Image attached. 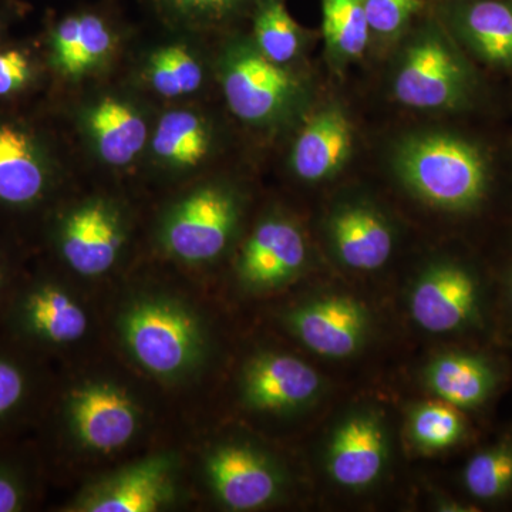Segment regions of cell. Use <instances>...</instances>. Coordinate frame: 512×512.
I'll list each match as a JSON object with an SVG mask.
<instances>
[{"label": "cell", "instance_id": "cell-11", "mask_svg": "<svg viewBox=\"0 0 512 512\" xmlns=\"http://www.w3.org/2000/svg\"><path fill=\"white\" fill-rule=\"evenodd\" d=\"M295 335L313 352L326 357L352 355L362 343L366 313L345 296H330L303 306L291 315Z\"/></svg>", "mask_w": 512, "mask_h": 512}, {"label": "cell", "instance_id": "cell-30", "mask_svg": "<svg viewBox=\"0 0 512 512\" xmlns=\"http://www.w3.org/2000/svg\"><path fill=\"white\" fill-rule=\"evenodd\" d=\"M28 77L29 63L22 53L10 50L0 55V96L18 90L26 83Z\"/></svg>", "mask_w": 512, "mask_h": 512}, {"label": "cell", "instance_id": "cell-32", "mask_svg": "<svg viewBox=\"0 0 512 512\" xmlns=\"http://www.w3.org/2000/svg\"><path fill=\"white\" fill-rule=\"evenodd\" d=\"M178 13L187 16H218L238 8L245 0H167Z\"/></svg>", "mask_w": 512, "mask_h": 512}, {"label": "cell", "instance_id": "cell-16", "mask_svg": "<svg viewBox=\"0 0 512 512\" xmlns=\"http://www.w3.org/2000/svg\"><path fill=\"white\" fill-rule=\"evenodd\" d=\"M427 382L443 402L457 409H477L493 396L500 373L488 357L451 353L430 366Z\"/></svg>", "mask_w": 512, "mask_h": 512}, {"label": "cell", "instance_id": "cell-7", "mask_svg": "<svg viewBox=\"0 0 512 512\" xmlns=\"http://www.w3.org/2000/svg\"><path fill=\"white\" fill-rule=\"evenodd\" d=\"M70 426L89 450L113 453L133 439L140 414L131 397L110 383H87L69 400Z\"/></svg>", "mask_w": 512, "mask_h": 512}, {"label": "cell", "instance_id": "cell-13", "mask_svg": "<svg viewBox=\"0 0 512 512\" xmlns=\"http://www.w3.org/2000/svg\"><path fill=\"white\" fill-rule=\"evenodd\" d=\"M305 258V241L298 228L286 221H266L248 239L239 275L249 286L269 288L295 275Z\"/></svg>", "mask_w": 512, "mask_h": 512}, {"label": "cell", "instance_id": "cell-19", "mask_svg": "<svg viewBox=\"0 0 512 512\" xmlns=\"http://www.w3.org/2000/svg\"><path fill=\"white\" fill-rule=\"evenodd\" d=\"M97 150L111 165H126L140 153L147 140L144 120L119 100L104 99L90 113Z\"/></svg>", "mask_w": 512, "mask_h": 512}, {"label": "cell", "instance_id": "cell-21", "mask_svg": "<svg viewBox=\"0 0 512 512\" xmlns=\"http://www.w3.org/2000/svg\"><path fill=\"white\" fill-rule=\"evenodd\" d=\"M45 171L25 133L0 126V201L28 204L42 194Z\"/></svg>", "mask_w": 512, "mask_h": 512}, {"label": "cell", "instance_id": "cell-17", "mask_svg": "<svg viewBox=\"0 0 512 512\" xmlns=\"http://www.w3.org/2000/svg\"><path fill=\"white\" fill-rule=\"evenodd\" d=\"M332 238L338 255L349 268L373 271L390 258L392 232L365 208H349L332 222Z\"/></svg>", "mask_w": 512, "mask_h": 512}, {"label": "cell", "instance_id": "cell-22", "mask_svg": "<svg viewBox=\"0 0 512 512\" xmlns=\"http://www.w3.org/2000/svg\"><path fill=\"white\" fill-rule=\"evenodd\" d=\"M26 318L37 335L55 343L76 342L89 328L82 306L56 286H43L29 296Z\"/></svg>", "mask_w": 512, "mask_h": 512}, {"label": "cell", "instance_id": "cell-28", "mask_svg": "<svg viewBox=\"0 0 512 512\" xmlns=\"http://www.w3.org/2000/svg\"><path fill=\"white\" fill-rule=\"evenodd\" d=\"M466 433L464 421L457 407L446 402L423 404L412 417V437L427 450H446L456 446Z\"/></svg>", "mask_w": 512, "mask_h": 512}, {"label": "cell", "instance_id": "cell-4", "mask_svg": "<svg viewBox=\"0 0 512 512\" xmlns=\"http://www.w3.org/2000/svg\"><path fill=\"white\" fill-rule=\"evenodd\" d=\"M393 89L394 96L404 106L420 110L446 109L463 96L466 74L447 43L429 33L407 50Z\"/></svg>", "mask_w": 512, "mask_h": 512}, {"label": "cell", "instance_id": "cell-34", "mask_svg": "<svg viewBox=\"0 0 512 512\" xmlns=\"http://www.w3.org/2000/svg\"><path fill=\"white\" fill-rule=\"evenodd\" d=\"M505 295H507L508 309L512 315V269L510 275H508L507 288H505Z\"/></svg>", "mask_w": 512, "mask_h": 512}, {"label": "cell", "instance_id": "cell-14", "mask_svg": "<svg viewBox=\"0 0 512 512\" xmlns=\"http://www.w3.org/2000/svg\"><path fill=\"white\" fill-rule=\"evenodd\" d=\"M352 147V128L338 109L320 111L303 127L292 153V167L306 181L332 177Z\"/></svg>", "mask_w": 512, "mask_h": 512}, {"label": "cell", "instance_id": "cell-18", "mask_svg": "<svg viewBox=\"0 0 512 512\" xmlns=\"http://www.w3.org/2000/svg\"><path fill=\"white\" fill-rule=\"evenodd\" d=\"M113 35L96 15L69 16L59 23L53 35L57 67L67 76H82L99 66L109 55Z\"/></svg>", "mask_w": 512, "mask_h": 512}, {"label": "cell", "instance_id": "cell-6", "mask_svg": "<svg viewBox=\"0 0 512 512\" xmlns=\"http://www.w3.org/2000/svg\"><path fill=\"white\" fill-rule=\"evenodd\" d=\"M412 315L421 328L448 333L476 325L483 311V286L470 269L441 265L414 288Z\"/></svg>", "mask_w": 512, "mask_h": 512}, {"label": "cell", "instance_id": "cell-2", "mask_svg": "<svg viewBox=\"0 0 512 512\" xmlns=\"http://www.w3.org/2000/svg\"><path fill=\"white\" fill-rule=\"evenodd\" d=\"M120 330L138 365L161 379L187 375L204 356L200 319L174 299L148 296L131 303L121 316Z\"/></svg>", "mask_w": 512, "mask_h": 512}, {"label": "cell", "instance_id": "cell-31", "mask_svg": "<svg viewBox=\"0 0 512 512\" xmlns=\"http://www.w3.org/2000/svg\"><path fill=\"white\" fill-rule=\"evenodd\" d=\"M23 392L25 379L18 367L0 360V416L16 406Z\"/></svg>", "mask_w": 512, "mask_h": 512}, {"label": "cell", "instance_id": "cell-8", "mask_svg": "<svg viewBox=\"0 0 512 512\" xmlns=\"http://www.w3.org/2000/svg\"><path fill=\"white\" fill-rule=\"evenodd\" d=\"M295 87L291 74L281 64L258 53H239L225 70L224 92L229 109L251 123L272 119L284 110Z\"/></svg>", "mask_w": 512, "mask_h": 512}, {"label": "cell", "instance_id": "cell-27", "mask_svg": "<svg viewBox=\"0 0 512 512\" xmlns=\"http://www.w3.org/2000/svg\"><path fill=\"white\" fill-rule=\"evenodd\" d=\"M151 84L161 96L178 97L195 92L202 83L197 59L183 46H168L150 60Z\"/></svg>", "mask_w": 512, "mask_h": 512}, {"label": "cell", "instance_id": "cell-12", "mask_svg": "<svg viewBox=\"0 0 512 512\" xmlns=\"http://www.w3.org/2000/svg\"><path fill=\"white\" fill-rule=\"evenodd\" d=\"M242 386L251 406L282 412L308 403L318 392L320 379L296 357L266 353L249 363Z\"/></svg>", "mask_w": 512, "mask_h": 512}, {"label": "cell", "instance_id": "cell-9", "mask_svg": "<svg viewBox=\"0 0 512 512\" xmlns=\"http://www.w3.org/2000/svg\"><path fill=\"white\" fill-rule=\"evenodd\" d=\"M214 493L231 510L248 511L271 503L279 490L275 468L258 451L241 444L215 448L207 458Z\"/></svg>", "mask_w": 512, "mask_h": 512}, {"label": "cell", "instance_id": "cell-20", "mask_svg": "<svg viewBox=\"0 0 512 512\" xmlns=\"http://www.w3.org/2000/svg\"><path fill=\"white\" fill-rule=\"evenodd\" d=\"M457 22L468 42L488 62L512 67V3L474 0L457 10Z\"/></svg>", "mask_w": 512, "mask_h": 512}, {"label": "cell", "instance_id": "cell-33", "mask_svg": "<svg viewBox=\"0 0 512 512\" xmlns=\"http://www.w3.org/2000/svg\"><path fill=\"white\" fill-rule=\"evenodd\" d=\"M25 491L18 478L0 473V512H15L22 508Z\"/></svg>", "mask_w": 512, "mask_h": 512}, {"label": "cell", "instance_id": "cell-5", "mask_svg": "<svg viewBox=\"0 0 512 512\" xmlns=\"http://www.w3.org/2000/svg\"><path fill=\"white\" fill-rule=\"evenodd\" d=\"M175 498V461L154 456L121 468L90 485L70 510L79 512H154Z\"/></svg>", "mask_w": 512, "mask_h": 512}, {"label": "cell", "instance_id": "cell-29", "mask_svg": "<svg viewBox=\"0 0 512 512\" xmlns=\"http://www.w3.org/2000/svg\"><path fill=\"white\" fill-rule=\"evenodd\" d=\"M421 0H365L370 33L396 36L419 10Z\"/></svg>", "mask_w": 512, "mask_h": 512}, {"label": "cell", "instance_id": "cell-24", "mask_svg": "<svg viewBox=\"0 0 512 512\" xmlns=\"http://www.w3.org/2000/svg\"><path fill=\"white\" fill-rule=\"evenodd\" d=\"M323 36L333 55L355 59L366 50L372 35L365 0H322Z\"/></svg>", "mask_w": 512, "mask_h": 512}, {"label": "cell", "instance_id": "cell-25", "mask_svg": "<svg viewBox=\"0 0 512 512\" xmlns=\"http://www.w3.org/2000/svg\"><path fill=\"white\" fill-rule=\"evenodd\" d=\"M468 494L478 501H495L512 491V437L478 451L463 474Z\"/></svg>", "mask_w": 512, "mask_h": 512}, {"label": "cell", "instance_id": "cell-26", "mask_svg": "<svg viewBox=\"0 0 512 512\" xmlns=\"http://www.w3.org/2000/svg\"><path fill=\"white\" fill-rule=\"evenodd\" d=\"M256 45L276 64L291 62L301 46L298 25L281 0H262L255 19Z\"/></svg>", "mask_w": 512, "mask_h": 512}, {"label": "cell", "instance_id": "cell-3", "mask_svg": "<svg viewBox=\"0 0 512 512\" xmlns=\"http://www.w3.org/2000/svg\"><path fill=\"white\" fill-rule=\"evenodd\" d=\"M237 215V204L228 192L202 188L171 211L164 222L161 241L181 261H210L227 247Z\"/></svg>", "mask_w": 512, "mask_h": 512}, {"label": "cell", "instance_id": "cell-1", "mask_svg": "<svg viewBox=\"0 0 512 512\" xmlns=\"http://www.w3.org/2000/svg\"><path fill=\"white\" fill-rule=\"evenodd\" d=\"M397 173L421 200L448 211L474 210L488 187L477 148L447 134L410 138L397 151Z\"/></svg>", "mask_w": 512, "mask_h": 512}, {"label": "cell", "instance_id": "cell-10", "mask_svg": "<svg viewBox=\"0 0 512 512\" xmlns=\"http://www.w3.org/2000/svg\"><path fill=\"white\" fill-rule=\"evenodd\" d=\"M123 238L116 212L103 202H90L64 221L60 245L73 271L83 276H99L116 264Z\"/></svg>", "mask_w": 512, "mask_h": 512}, {"label": "cell", "instance_id": "cell-15", "mask_svg": "<svg viewBox=\"0 0 512 512\" xmlns=\"http://www.w3.org/2000/svg\"><path fill=\"white\" fill-rule=\"evenodd\" d=\"M386 457V443L379 424L367 417L346 421L333 437L329 471L345 487H365L376 480Z\"/></svg>", "mask_w": 512, "mask_h": 512}, {"label": "cell", "instance_id": "cell-23", "mask_svg": "<svg viewBox=\"0 0 512 512\" xmlns=\"http://www.w3.org/2000/svg\"><path fill=\"white\" fill-rule=\"evenodd\" d=\"M210 136L204 121L190 111H171L158 124L153 150L165 163L194 167L204 160Z\"/></svg>", "mask_w": 512, "mask_h": 512}]
</instances>
